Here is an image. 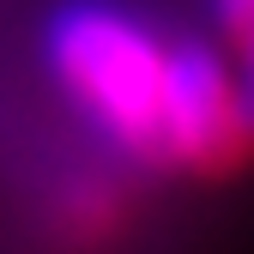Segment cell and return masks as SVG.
Segmentation results:
<instances>
[{"label":"cell","instance_id":"obj_4","mask_svg":"<svg viewBox=\"0 0 254 254\" xmlns=\"http://www.w3.org/2000/svg\"><path fill=\"white\" fill-rule=\"evenodd\" d=\"M206 6H212V18H218L224 37H242V30L254 24V0H206Z\"/></svg>","mask_w":254,"mask_h":254},{"label":"cell","instance_id":"obj_3","mask_svg":"<svg viewBox=\"0 0 254 254\" xmlns=\"http://www.w3.org/2000/svg\"><path fill=\"white\" fill-rule=\"evenodd\" d=\"M242 61H236V103H242V133H248V145H254V24L242 30Z\"/></svg>","mask_w":254,"mask_h":254},{"label":"cell","instance_id":"obj_1","mask_svg":"<svg viewBox=\"0 0 254 254\" xmlns=\"http://www.w3.org/2000/svg\"><path fill=\"white\" fill-rule=\"evenodd\" d=\"M49 73L85 109L109 145L139 164H164L157 97H164V37L115 0H67L43 30Z\"/></svg>","mask_w":254,"mask_h":254},{"label":"cell","instance_id":"obj_2","mask_svg":"<svg viewBox=\"0 0 254 254\" xmlns=\"http://www.w3.org/2000/svg\"><path fill=\"white\" fill-rule=\"evenodd\" d=\"M164 164L182 170H230L248 151L242 103H236V61L206 37L164 43V97H157Z\"/></svg>","mask_w":254,"mask_h":254}]
</instances>
